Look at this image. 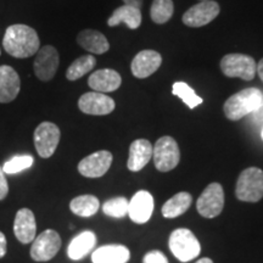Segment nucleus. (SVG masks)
<instances>
[{
	"instance_id": "nucleus-33",
	"label": "nucleus",
	"mask_w": 263,
	"mask_h": 263,
	"mask_svg": "<svg viewBox=\"0 0 263 263\" xmlns=\"http://www.w3.org/2000/svg\"><path fill=\"white\" fill-rule=\"evenodd\" d=\"M8 251V241H6V236L4 233L0 232V258H3Z\"/></svg>"
},
{
	"instance_id": "nucleus-13",
	"label": "nucleus",
	"mask_w": 263,
	"mask_h": 263,
	"mask_svg": "<svg viewBox=\"0 0 263 263\" xmlns=\"http://www.w3.org/2000/svg\"><path fill=\"white\" fill-rule=\"evenodd\" d=\"M114 99L99 91H89L82 95L78 100V107L82 112L91 116H105L115 110Z\"/></svg>"
},
{
	"instance_id": "nucleus-10",
	"label": "nucleus",
	"mask_w": 263,
	"mask_h": 263,
	"mask_svg": "<svg viewBox=\"0 0 263 263\" xmlns=\"http://www.w3.org/2000/svg\"><path fill=\"white\" fill-rule=\"evenodd\" d=\"M219 11H221V8H219L218 3L213 2V0L200 2L186 10L182 17L183 24L193 28L202 27V26L212 22L219 15Z\"/></svg>"
},
{
	"instance_id": "nucleus-38",
	"label": "nucleus",
	"mask_w": 263,
	"mask_h": 263,
	"mask_svg": "<svg viewBox=\"0 0 263 263\" xmlns=\"http://www.w3.org/2000/svg\"><path fill=\"white\" fill-rule=\"evenodd\" d=\"M201 2H206V0H201Z\"/></svg>"
},
{
	"instance_id": "nucleus-32",
	"label": "nucleus",
	"mask_w": 263,
	"mask_h": 263,
	"mask_svg": "<svg viewBox=\"0 0 263 263\" xmlns=\"http://www.w3.org/2000/svg\"><path fill=\"white\" fill-rule=\"evenodd\" d=\"M9 194V183L6 179V174L3 171V167L0 166V201L4 200Z\"/></svg>"
},
{
	"instance_id": "nucleus-27",
	"label": "nucleus",
	"mask_w": 263,
	"mask_h": 263,
	"mask_svg": "<svg viewBox=\"0 0 263 263\" xmlns=\"http://www.w3.org/2000/svg\"><path fill=\"white\" fill-rule=\"evenodd\" d=\"M174 4L172 0H154L150 9V17L157 25H162L172 18Z\"/></svg>"
},
{
	"instance_id": "nucleus-3",
	"label": "nucleus",
	"mask_w": 263,
	"mask_h": 263,
	"mask_svg": "<svg viewBox=\"0 0 263 263\" xmlns=\"http://www.w3.org/2000/svg\"><path fill=\"white\" fill-rule=\"evenodd\" d=\"M235 195L240 201L257 202L263 197V171L249 167L240 173Z\"/></svg>"
},
{
	"instance_id": "nucleus-22",
	"label": "nucleus",
	"mask_w": 263,
	"mask_h": 263,
	"mask_svg": "<svg viewBox=\"0 0 263 263\" xmlns=\"http://www.w3.org/2000/svg\"><path fill=\"white\" fill-rule=\"evenodd\" d=\"M95 244H97V235L94 234L90 230H85L82 232L81 234L76 235L73 239L71 240L70 245L67 248V255L68 257L73 261H80V259L84 258L91 250L94 249Z\"/></svg>"
},
{
	"instance_id": "nucleus-24",
	"label": "nucleus",
	"mask_w": 263,
	"mask_h": 263,
	"mask_svg": "<svg viewBox=\"0 0 263 263\" xmlns=\"http://www.w3.org/2000/svg\"><path fill=\"white\" fill-rule=\"evenodd\" d=\"M192 201L193 197L189 193H178L171 197L168 201L164 202L161 212H162L164 218H176V217L182 216L184 212L188 211Z\"/></svg>"
},
{
	"instance_id": "nucleus-37",
	"label": "nucleus",
	"mask_w": 263,
	"mask_h": 263,
	"mask_svg": "<svg viewBox=\"0 0 263 263\" xmlns=\"http://www.w3.org/2000/svg\"><path fill=\"white\" fill-rule=\"evenodd\" d=\"M262 139H263V129H262Z\"/></svg>"
},
{
	"instance_id": "nucleus-25",
	"label": "nucleus",
	"mask_w": 263,
	"mask_h": 263,
	"mask_svg": "<svg viewBox=\"0 0 263 263\" xmlns=\"http://www.w3.org/2000/svg\"><path fill=\"white\" fill-rule=\"evenodd\" d=\"M100 201L94 195H81L70 202V210L80 217H91L98 212Z\"/></svg>"
},
{
	"instance_id": "nucleus-16",
	"label": "nucleus",
	"mask_w": 263,
	"mask_h": 263,
	"mask_svg": "<svg viewBox=\"0 0 263 263\" xmlns=\"http://www.w3.org/2000/svg\"><path fill=\"white\" fill-rule=\"evenodd\" d=\"M15 236L21 244H29L37 236L35 217L29 209H21L16 213L14 222Z\"/></svg>"
},
{
	"instance_id": "nucleus-8",
	"label": "nucleus",
	"mask_w": 263,
	"mask_h": 263,
	"mask_svg": "<svg viewBox=\"0 0 263 263\" xmlns=\"http://www.w3.org/2000/svg\"><path fill=\"white\" fill-rule=\"evenodd\" d=\"M61 249V238L58 232L47 229L33 240L31 257L37 262L50 261Z\"/></svg>"
},
{
	"instance_id": "nucleus-5",
	"label": "nucleus",
	"mask_w": 263,
	"mask_h": 263,
	"mask_svg": "<svg viewBox=\"0 0 263 263\" xmlns=\"http://www.w3.org/2000/svg\"><path fill=\"white\" fill-rule=\"evenodd\" d=\"M153 157L155 167L160 172H170L178 166L180 161L178 144L170 136L160 138L153 146Z\"/></svg>"
},
{
	"instance_id": "nucleus-2",
	"label": "nucleus",
	"mask_w": 263,
	"mask_h": 263,
	"mask_svg": "<svg viewBox=\"0 0 263 263\" xmlns=\"http://www.w3.org/2000/svg\"><path fill=\"white\" fill-rule=\"evenodd\" d=\"M263 105V94L257 88H246L232 95L224 103L223 111L230 121H239L248 115L256 112Z\"/></svg>"
},
{
	"instance_id": "nucleus-19",
	"label": "nucleus",
	"mask_w": 263,
	"mask_h": 263,
	"mask_svg": "<svg viewBox=\"0 0 263 263\" xmlns=\"http://www.w3.org/2000/svg\"><path fill=\"white\" fill-rule=\"evenodd\" d=\"M153 157V145L146 139H137L130 144L127 167L132 172H139Z\"/></svg>"
},
{
	"instance_id": "nucleus-12",
	"label": "nucleus",
	"mask_w": 263,
	"mask_h": 263,
	"mask_svg": "<svg viewBox=\"0 0 263 263\" xmlns=\"http://www.w3.org/2000/svg\"><path fill=\"white\" fill-rule=\"evenodd\" d=\"M112 163V154L100 150L90 154L78 163V172L87 178H100L110 170Z\"/></svg>"
},
{
	"instance_id": "nucleus-1",
	"label": "nucleus",
	"mask_w": 263,
	"mask_h": 263,
	"mask_svg": "<svg viewBox=\"0 0 263 263\" xmlns=\"http://www.w3.org/2000/svg\"><path fill=\"white\" fill-rule=\"evenodd\" d=\"M3 47L12 58L27 59L41 49V41L35 29L26 25H12L6 28Z\"/></svg>"
},
{
	"instance_id": "nucleus-15",
	"label": "nucleus",
	"mask_w": 263,
	"mask_h": 263,
	"mask_svg": "<svg viewBox=\"0 0 263 263\" xmlns=\"http://www.w3.org/2000/svg\"><path fill=\"white\" fill-rule=\"evenodd\" d=\"M162 64V57L155 50H143L138 52L130 65L132 73L136 78H146L159 70Z\"/></svg>"
},
{
	"instance_id": "nucleus-35",
	"label": "nucleus",
	"mask_w": 263,
	"mask_h": 263,
	"mask_svg": "<svg viewBox=\"0 0 263 263\" xmlns=\"http://www.w3.org/2000/svg\"><path fill=\"white\" fill-rule=\"evenodd\" d=\"M256 72H257L259 78H261V81L263 82V59L257 64V67H256Z\"/></svg>"
},
{
	"instance_id": "nucleus-28",
	"label": "nucleus",
	"mask_w": 263,
	"mask_h": 263,
	"mask_svg": "<svg viewBox=\"0 0 263 263\" xmlns=\"http://www.w3.org/2000/svg\"><path fill=\"white\" fill-rule=\"evenodd\" d=\"M172 93L182 99L183 103L186 105L189 108L196 107L197 105L202 104V99L197 95L192 87L184 82H176L172 87Z\"/></svg>"
},
{
	"instance_id": "nucleus-36",
	"label": "nucleus",
	"mask_w": 263,
	"mask_h": 263,
	"mask_svg": "<svg viewBox=\"0 0 263 263\" xmlns=\"http://www.w3.org/2000/svg\"><path fill=\"white\" fill-rule=\"evenodd\" d=\"M195 263H213V261H212L211 258H207V257H205V258H200L199 261L195 262Z\"/></svg>"
},
{
	"instance_id": "nucleus-30",
	"label": "nucleus",
	"mask_w": 263,
	"mask_h": 263,
	"mask_svg": "<svg viewBox=\"0 0 263 263\" xmlns=\"http://www.w3.org/2000/svg\"><path fill=\"white\" fill-rule=\"evenodd\" d=\"M34 160L31 155H16L6 161L3 167V171L6 176H11V174H16L22 172V171L29 168L32 166Z\"/></svg>"
},
{
	"instance_id": "nucleus-34",
	"label": "nucleus",
	"mask_w": 263,
	"mask_h": 263,
	"mask_svg": "<svg viewBox=\"0 0 263 263\" xmlns=\"http://www.w3.org/2000/svg\"><path fill=\"white\" fill-rule=\"evenodd\" d=\"M124 5L133 6V8L140 9L141 5H143V0H123Z\"/></svg>"
},
{
	"instance_id": "nucleus-18",
	"label": "nucleus",
	"mask_w": 263,
	"mask_h": 263,
	"mask_svg": "<svg viewBox=\"0 0 263 263\" xmlns=\"http://www.w3.org/2000/svg\"><path fill=\"white\" fill-rule=\"evenodd\" d=\"M121 83H122V78L120 73L111 68L95 71L88 78V85L91 89L104 94L117 90L121 87Z\"/></svg>"
},
{
	"instance_id": "nucleus-20",
	"label": "nucleus",
	"mask_w": 263,
	"mask_h": 263,
	"mask_svg": "<svg viewBox=\"0 0 263 263\" xmlns=\"http://www.w3.org/2000/svg\"><path fill=\"white\" fill-rule=\"evenodd\" d=\"M130 258V252L123 245H104L91 254L93 263H127Z\"/></svg>"
},
{
	"instance_id": "nucleus-4",
	"label": "nucleus",
	"mask_w": 263,
	"mask_h": 263,
	"mask_svg": "<svg viewBox=\"0 0 263 263\" xmlns=\"http://www.w3.org/2000/svg\"><path fill=\"white\" fill-rule=\"evenodd\" d=\"M168 246L174 257L178 258L180 262L192 261L196 258L201 251L199 240L192 230L186 228L173 230L170 236Z\"/></svg>"
},
{
	"instance_id": "nucleus-11",
	"label": "nucleus",
	"mask_w": 263,
	"mask_h": 263,
	"mask_svg": "<svg viewBox=\"0 0 263 263\" xmlns=\"http://www.w3.org/2000/svg\"><path fill=\"white\" fill-rule=\"evenodd\" d=\"M60 64L59 52L52 45H45L41 48L34 59V73L43 82H49L57 74V71Z\"/></svg>"
},
{
	"instance_id": "nucleus-23",
	"label": "nucleus",
	"mask_w": 263,
	"mask_h": 263,
	"mask_svg": "<svg viewBox=\"0 0 263 263\" xmlns=\"http://www.w3.org/2000/svg\"><path fill=\"white\" fill-rule=\"evenodd\" d=\"M120 24H126L129 29H137L141 25L140 9L129 5H122L117 8L107 20V25L115 27Z\"/></svg>"
},
{
	"instance_id": "nucleus-17",
	"label": "nucleus",
	"mask_w": 263,
	"mask_h": 263,
	"mask_svg": "<svg viewBox=\"0 0 263 263\" xmlns=\"http://www.w3.org/2000/svg\"><path fill=\"white\" fill-rule=\"evenodd\" d=\"M21 90V80L14 68L8 65L0 66V103L14 101Z\"/></svg>"
},
{
	"instance_id": "nucleus-26",
	"label": "nucleus",
	"mask_w": 263,
	"mask_h": 263,
	"mask_svg": "<svg viewBox=\"0 0 263 263\" xmlns=\"http://www.w3.org/2000/svg\"><path fill=\"white\" fill-rule=\"evenodd\" d=\"M97 65V59L93 55H83V57L76 59L66 71V78L68 81H77L83 77L84 74L89 73Z\"/></svg>"
},
{
	"instance_id": "nucleus-29",
	"label": "nucleus",
	"mask_w": 263,
	"mask_h": 263,
	"mask_svg": "<svg viewBox=\"0 0 263 263\" xmlns=\"http://www.w3.org/2000/svg\"><path fill=\"white\" fill-rule=\"evenodd\" d=\"M128 206H129V201L126 197L118 196L105 201L103 211L105 215L114 217V218H123L128 215Z\"/></svg>"
},
{
	"instance_id": "nucleus-7",
	"label": "nucleus",
	"mask_w": 263,
	"mask_h": 263,
	"mask_svg": "<svg viewBox=\"0 0 263 263\" xmlns=\"http://www.w3.org/2000/svg\"><path fill=\"white\" fill-rule=\"evenodd\" d=\"M224 207V190L219 183H211L206 186L196 202L197 212L205 218H215L221 215Z\"/></svg>"
},
{
	"instance_id": "nucleus-21",
	"label": "nucleus",
	"mask_w": 263,
	"mask_h": 263,
	"mask_svg": "<svg viewBox=\"0 0 263 263\" xmlns=\"http://www.w3.org/2000/svg\"><path fill=\"white\" fill-rule=\"evenodd\" d=\"M77 43L84 50L89 51L90 54L101 55L108 51L110 44L107 38L101 32L95 29H84L77 35Z\"/></svg>"
},
{
	"instance_id": "nucleus-6",
	"label": "nucleus",
	"mask_w": 263,
	"mask_h": 263,
	"mask_svg": "<svg viewBox=\"0 0 263 263\" xmlns=\"http://www.w3.org/2000/svg\"><path fill=\"white\" fill-rule=\"evenodd\" d=\"M256 61L250 55L228 54L222 58L221 70L226 77L252 81L256 76Z\"/></svg>"
},
{
	"instance_id": "nucleus-9",
	"label": "nucleus",
	"mask_w": 263,
	"mask_h": 263,
	"mask_svg": "<svg viewBox=\"0 0 263 263\" xmlns=\"http://www.w3.org/2000/svg\"><path fill=\"white\" fill-rule=\"evenodd\" d=\"M61 132L55 123L43 122L34 130V146L38 155L49 159L54 155L60 143Z\"/></svg>"
},
{
	"instance_id": "nucleus-14",
	"label": "nucleus",
	"mask_w": 263,
	"mask_h": 263,
	"mask_svg": "<svg viewBox=\"0 0 263 263\" xmlns=\"http://www.w3.org/2000/svg\"><path fill=\"white\" fill-rule=\"evenodd\" d=\"M154 197L149 192L140 190L132 197L128 206V215L134 223L144 224L153 216Z\"/></svg>"
},
{
	"instance_id": "nucleus-31",
	"label": "nucleus",
	"mask_w": 263,
	"mask_h": 263,
	"mask_svg": "<svg viewBox=\"0 0 263 263\" xmlns=\"http://www.w3.org/2000/svg\"><path fill=\"white\" fill-rule=\"evenodd\" d=\"M143 263H168V259L163 252L159 251V250H154V251H149L144 256Z\"/></svg>"
}]
</instances>
